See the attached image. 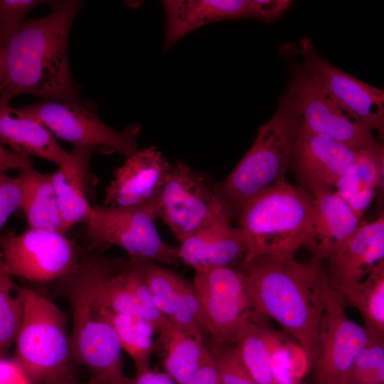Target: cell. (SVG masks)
Returning <instances> with one entry per match:
<instances>
[{
	"mask_svg": "<svg viewBox=\"0 0 384 384\" xmlns=\"http://www.w3.org/2000/svg\"><path fill=\"white\" fill-rule=\"evenodd\" d=\"M240 271L252 309L292 335L311 368L320 321L334 291L321 260L265 255L243 262Z\"/></svg>",
	"mask_w": 384,
	"mask_h": 384,
	"instance_id": "obj_1",
	"label": "cell"
},
{
	"mask_svg": "<svg viewBox=\"0 0 384 384\" xmlns=\"http://www.w3.org/2000/svg\"><path fill=\"white\" fill-rule=\"evenodd\" d=\"M82 2L51 1V11L25 21L2 45L4 89L0 99L10 101L19 94L46 100L78 96L68 59V41Z\"/></svg>",
	"mask_w": 384,
	"mask_h": 384,
	"instance_id": "obj_2",
	"label": "cell"
},
{
	"mask_svg": "<svg viewBox=\"0 0 384 384\" xmlns=\"http://www.w3.org/2000/svg\"><path fill=\"white\" fill-rule=\"evenodd\" d=\"M313 211V196L285 181L247 201L239 210L238 228L246 246L243 262L265 255L294 257L309 244Z\"/></svg>",
	"mask_w": 384,
	"mask_h": 384,
	"instance_id": "obj_3",
	"label": "cell"
},
{
	"mask_svg": "<svg viewBox=\"0 0 384 384\" xmlns=\"http://www.w3.org/2000/svg\"><path fill=\"white\" fill-rule=\"evenodd\" d=\"M302 127L294 87L290 81L271 119L259 129L247 152L217 186L231 211L274 184L284 181L292 149Z\"/></svg>",
	"mask_w": 384,
	"mask_h": 384,
	"instance_id": "obj_4",
	"label": "cell"
},
{
	"mask_svg": "<svg viewBox=\"0 0 384 384\" xmlns=\"http://www.w3.org/2000/svg\"><path fill=\"white\" fill-rule=\"evenodd\" d=\"M23 316L14 363L36 384H48L70 373V335L63 311L32 289L21 287Z\"/></svg>",
	"mask_w": 384,
	"mask_h": 384,
	"instance_id": "obj_5",
	"label": "cell"
},
{
	"mask_svg": "<svg viewBox=\"0 0 384 384\" xmlns=\"http://www.w3.org/2000/svg\"><path fill=\"white\" fill-rule=\"evenodd\" d=\"M60 281L73 311L72 360L86 367L94 382L129 384V378L123 371V350L118 336L97 311L87 284L75 271Z\"/></svg>",
	"mask_w": 384,
	"mask_h": 384,
	"instance_id": "obj_6",
	"label": "cell"
},
{
	"mask_svg": "<svg viewBox=\"0 0 384 384\" xmlns=\"http://www.w3.org/2000/svg\"><path fill=\"white\" fill-rule=\"evenodd\" d=\"M23 115L38 121L55 137L74 146H91L106 153L117 152L127 158L139 149V124L117 131L97 114V107L78 97L68 100H46L17 107Z\"/></svg>",
	"mask_w": 384,
	"mask_h": 384,
	"instance_id": "obj_7",
	"label": "cell"
},
{
	"mask_svg": "<svg viewBox=\"0 0 384 384\" xmlns=\"http://www.w3.org/2000/svg\"><path fill=\"white\" fill-rule=\"evenodd\" d=\"M156 218L155 203L129 208L92 205L85 234L96 247H122L129 260L174 265L179 261L178 247L162 240L154 224Z\"/></svg>",
	"mask_w": 384,
	"mask_h": 384,
	"instance_id": "obj_8",
	"label": "cell"
},
{
	"mask_svg": "<svg viewBox=\"0 0 384 384\" xmlns=\"http://www.w3.org/2000/svg\"><path fill=\"white\" fill-rule=\"evenodd\" d=\"M155 205L157 218L178 242L229 209L217 186L181 160L171 164Z\"/></svg>",
	"mask_w": 384,
	"mask_h": 384,
	"instance_id": "obj_9",
	"label": "cell"
},
{
	"mask_svg": "<svg viewBox=\"0 0 384 384\" xmlns=\"http://www.w3.org/2000/svg\"><path fill=\"white\" fill-rule=\"evenodd\" d=\"M0 254L11 276L43 283L70 274L80 258L65 234L31 227L20 235H1Z\"/></svg>",
	"mask_w": 384,
	"mask_h": 384,
	"instance_id": "obj_10",
	"label": "cell"
},
{
	"mask_svg": "<svg viewBox=\"0 0 384 384\" xmlns=\"http://www.w3.org/2000/svg\"><path fill=\"white\" fill-rule=\"evenodd\" d=\"M302 128L356 149L379 148L373 132L336 100L299 64L290 66Z\"/></svg>",
	"mask_w": 384,
	"mask_h": 384,
	"instance_id": "obj_11",
	"label": "cell"
},
{
	"mask_svg": "<svg viewBox=\"0 0 384 384\" xmlns=\"http://www.w3.org/2000/svg\"><path fill=\"white\" fill-rule=\"evenodd\" d=\"M192 284L206 333L215 344L233 343L240 324L253 310L241 272L230 267L195 270Z\"/></svg>",
	"mask_w": 384,
	"mask_h": 384,
	"instance_id": "obj_12",
	"label": "cell"
},
{
	"mask_svg": "<svg viewBox=\"0 0 384 384\" xmlns=\"http://www.w3.org/2000/svg\"><path fill=\"white\" fill-rule=\"evenodd\" d=\"M346 305L334 289L320 321L311 366L316 384H347L353 361L368 341L367 331L349 319Z\"/></svg>",
	"mask_w": 384,
	"mask_h": 384,
	"instance_id": "obj_13",
	"label": "cell"
},
{
	"mask_svg": "<svg viewBox=\"0 0 384 384\" xmlns=\"http://www.w3.org/2000/svg\"><path fill=\"white\" fill-rule=\"evenodd\" d=\"M301 67L336 100L354 114L368 129L384 133V91L364 82L330 63L311 39L299 43Z\"/></svg>",
	"mask_w": 384,
	"mask_h": 384,
	"instance_id": "obj_14",
	"label": "cell"
},
{
	"mask_svg": "<svg viewBox=\"0 0 384 384\" xmlns=\"http://www.w3.org/2000/svg\"><path fill=\"white\" fill-rule=\"evenodd\" d=\"M362 150L351 149L302 127L294 144L290 163L302 187L313 195L333 189L338 178Z\"/></svg>",
	"mask_w": 384,
	"mask_h": 384,
	"instance_id": "obj_15",
	"label": "cell"
},
{
	"mask_svg": "<svg viewBox=\"0 0 384 384\" xmlns=\"http://www.w3.org/2000/svg\"><path fill=\"white\" fill-rule=\"evenodd\" d=\"M171 164L154 146L126 158L106 188L107 206L129 208L156 203Z\"/></svg>",
	"mask_w": 384,
	"mask_h": 384,
	"instance_id": "obj_16",
	"label": "cell"
},
{
	"mask_svg": "<svg viewBox=\"0 0 384 384\" xmlns=\"http://www.w3.org/2000/svg\"><path fill=\"white\" fill-rule=\"evenodd\" d=\"M224 208L198 230L179 242L178 260L195 270L230 267L245 255L246 246L238 228L230 223Z\"/></svg>",
	"mask_w": 384,
	"mask_h": 384,
	"instance_id": "obj_17",
	"label": "cell"
},
{
	"mask_svg": "<svg viewBox=\"0 0 384 384\" xmlns=\"http://www.w3.org/2000/svg\"><path fill=\"white\" fill-rule=\"evenodd\" d=\"M331 287L340 292L363 279L384 261V215L360 223L356 231L328 259Z\"/></svg>",
	"mask_w": 384,
	"mask_h": 384,
	"instance_id": "obj_18",
	"label": "cell"
},
{
	"mask_svg": "<svg viewBox=\"0 0 384 384\" xmlns=\"http://www.w3.org/2000/svg\"><path fill=\"white\" fill-rule=\"evenodd\" d=\"M164 49H169L186 35L213 23L242 18H255L252 0H165Z\"/></svg>",
	"mask_w": 384,
	"mask_h": 384,
	"instance_id": "obj_19",
	"label": "cell"
},
{
	"mask_svg": "<svg viewBox=\"0 0 384 384\" xmlns=\"http://www.w3.org/2000/svg\"><path fill=\"white\" fill-rule=\"evenodd\" d=\"M314 211L307 248L313 258L329 259L358 228L360 219L333 189L312 195Z\"/></svg>",
	"mask_w": 384,
	"mask_h": 384,
	"instance_id": "obj_20",
	"label": "cell"
},
{
	"mask_svg": "<svg viewBox=\"0 0 384 384\" xmlns=\"http://www.w3.org/2000/svg\"><path fill=\"white\" fill-rule=\"evenodd\" d=\"M96 149L74 146L68 159L52 173V181L63 220L62 233L85 223L92 204L88 200L90 162Z\"/></svg>",
	"mask_w": 384,
	"mask_h": 384,
	"instance_id": "obj_21",
	"label": "cell"
},
{
	"mask_svg": "<svg viewBox=\"0 0 384 384\" xmlns=\"http://www.w3.org/2000/svg\"><path fill=\"white\" fill-rule=\"evenodd\" d=\"M0 142L17 153L36 156L58 166L65 163L70 155L45 126L21 114L4 99H0Z\"/></svg>",
	"mask_w": 384,
	"mask_h": 384,
	"instance_id": "obj_22",
	"label": "cell"
},
{
	"mask_svg": "<svg viewBox=\"0 0 384 384\" xmlns=\"http://www.w3.org/2000/svg\"><path fill=\"white\" fill-rule=\"evenodd\" d=\"M383 146L363 149L337 180L335 191L361 220L383 185Z\"/></svg>",
	"mask_w": 384,
	"mask_h": 384,
	"instance_id": "obj_23",
	"label": "cell"
},
{
	"mask_svg": "<svg viewBox=\"0 0 384 384\" xmlns=\"http://www.w3.org/2000/svg\"><path fill=\"white\" fill-rule=\"evenodd\" d=\"M18 178L22 190L21 208L29 226L62 233L63 220L52 173H41L31 164L19 170Z\"/></svg>",
	"mask_w": 384,
	"mask_h": 384,
	"instance_id": "obj_24",
	"label": "cell"
},
{
	"mask_svg": "<svg viewBox=\"0 0 384 384\" xmlns=\"http://www.w3.org/2000/svg\"><path fill=\"white\" fill-rule=\"evenodd\" d=\"M265 316L252 310L238 328L233 341L257 384H276L271 370V346L275 331L266 324Z\"/></svg>",
	"mask_w": 384,
	"mask_h": 384,
	"instance_id": "obj_25",
	"label": "cell"
},
{
	"mask_svg": "<svg viewBox=\"0 0 384 384\" xmlns=\"http://www.w3.org/2000/svg\"><path fill=\"white\" fill-rule=\"evenodd\" d=\"M160 337L165 348V373L176 384H185L210 353L203 337L188 333L173 324L160 334Z\"/></svg>",
	"mask_w": 384,
	"mask_h": 384,
	"instance_id": "obj_26",
	"label": "cell"
},
{
	"mask_svg": "<svg viewBox=\"0 0 384 384\" xmlns=\"http://www.w3.org/2000/svg\"><path fill=\"white\" fill-rule=\"evenodd\" d=\"M338 292L359 311L369 335L384 338V261L364 279Z\"/></svg>",
	"mask_w": 384,
	"mask_h": 384,
	"instance_id": "obj_27",
	"label": "cell"
},
{
	"mask_svg": "<svg viewBox=\"0 0 384 384\" xmlns=\"http://www.w3.org/2000/svg\"><path fill=\"white\" fill-rule=\"evenodd\" d=\"M95 308L115 331L122 350L134 363L136 373L150 369L154 327L137 316Z\"/></svg>",
	"mask_w": 384,
	"mask_h": 384,
	"instance_id": "obj_28",
	"label": "cell"
},
{
	"mask_svg": "<svg viewBox=\"0 0 384 384\" xmlns=\"http://www.w3.org/2000/svg\"><path fill=\"white\" fill-rule=\"evenodd\" d=\"M129 261L141 274L156 307L171 322L181 304L183 288L188 281L154 262Z\"/></svg>",
	"mask_w": 384,
	"mask_h": 384,
	"instance_id": "obj_29",
	"label": "cell"
},
{
	"mask_svg": "<svg viewBox=\"0 0 384 384\" xmlns=\"http://www.w3.org/2000/svg\"><path fill=\"white\" fill-rule=\"evenodd\" d=\"M22 316L21 287L14 283L0 254V356L16 341Z\"/></svg>",
	"mask_w": 384,
	"mask_h": 384,
	"instance_id": "obj_30",
	"label": "cell"
},
{
	"mask_svg": "<svg viewBox=\"0 0 384 384\" xmlns=\"http://www.w3.org/2000/svg\"><path fill=\"white\" fill-rule=\"evenodd\" d=\"M270 366L276 384H300L310 367L302 347L287 340L279 332L272 343Z\"/></svg>",
	"mask_w": 384,
	"mask_h": 384,
	"instance_id": "obj_31",
	"label": "cell"
},
{
	"mask_svg": "<svg viewBox=\"0 0 384 384\" xmlns=\"http://www.w3.org/2000/svg\"><path fill=\"white\" fill-rule=\"evenodd\" d=\"M347 384H384V338L368 334L353 361Z\"/></svg>",
	"mask_w": 384,
	"mask_h": 384,
	"instance_id": "obj_32",
	"label": "cell"
},
{
	"mask_svg": "<svg viewBox=\"0 0 384 384\" xmlns=\"http://www.w3.org/2000/svg\"><path fill=\"white\" fill-rule=\"evenodd\" d=\"M210 352L217 366L220 384H257L234 343L215 344Z\"/></svg>",
	"mask_w": 384,
	"mask_h": 384,
	"instance_id": "obj_33",
	"label": "cell"
},
{
	"mask_svg": "<svg viewBox=\"0 0 384 384\" xmlns=\"http://www.w3.org/2000/svg\"><path fill=\"white\" fill-rule=\"evenodd\" d=\"M41 0H0V41L3 43L24 23L27 14Z\"/></svg>",
	"mask_w": 384,
	"mask_h": 384,
	"instance_id": "obj_34",
	"label": "cell"
},
{
	"mask_svg": "<svg viewBox=\"0 0 384 384\" xmlns=\"http://www.w3.org/2000/svg\"><path fill=\"white\" fill-rule=\"evenodd\" d=\"M22 190L18 176L11 178L0 171V229L10 215L21 208Z\"/></svg>",
	"mask_w": 384,
	"mask_h": 384,
	"instance_id": "obj_35",
	"label": "cell"
},
{
	"mask_svg": "<svg viewBox=\"0 0 384 384\" xmlns=\"http://www.w3.org/2000/svg\"><path fill=\"white\" fill-rule=\"evenodd\" d=\"M255 19L266 23L279 18L289 7V0H252Z\"/></svg>",
	"mask_w": 384,
	"mask_h": 384,
	"instance_id": "obj_36",
	"label": "cell"
},
{
	"mask_svg": "<svg viewBox=\"0 0 384 384\" xmlns=\"http://www.w3.org/2000/svg\"><path fill=\"white\" fill-rule=\"evenodd\" d=\"M185 384H220L217 366L210 351Z\"/></svg>",
	"mask_w": 384,
	"mask_h": 384,
	"instance_id": "obj_37",
	"label": "cell"
},
{
	"mask_svg": "<svg viewBox=\"0 0 384 384\" xmlns=\"http://www.w3.org/2000/svg\"><path fill=\"white\" fill-rule=\"evenodd\" d=\"M31 165L29 156L9 151L0 146V171H6L10 169H18Z\"/></svg>",
	"mask_w": 384,
	"mask_h": 384,
	"instance_id": "obj_38",
	"label": "cell"
},
{
	"mask_svg": "<svg viewBox=\"0 0 384 384\" xmlns=\"http://www.w3.org/2000/svg\"><path fill=\"white\" fill-rule=\"evenodd\" d=\"M156 371L151 368L139 373L129 378V384H158L156 380Z\"/></svg>",
	"mask_w": 384,
	"mask_h": 384,
	"instance_id": "obj_39",
	"label": "cell"
},
{
	"mask_svg": "<svg viewBox=\"0 0 384 384\" xmlns=\"http://www.w3.org/2000/svg\"><path fill=\"white\" fill-rule=\"evenodd\" d=\"M48 384H81L69 373Z\"/></svg>",
	"mask_w": 384,
	"mask_h": 384,
	"instance_id": "obj_40",
	"label": "cell"
},
{
	"mask_svg": "<svg viewBox=\"0 0 384 384\" xmlns=\"http://www.w3.org/2000/svg\"><path fill=\"white\" fill-rule=\"evenodd\" d=\"M1 51H2V45L0 41V98L2 96V94L4 92V89Z\"/></svg>",
	"mask_w": 384,
	"mask_h": 384,
	"instance_id": "obj_41",
	"label": "cell"
},
{
	"mask_svg": "<svg viewBox=\"0 0 384 384\" xmlns=\"http://www.w3.org/2000/svg\"><path fill=\"white\" fill-rule=\"evenodd\" d=\"M87 384H95V383L93 382V380H91V381H90L89 383H87Z\"/></svg>",
	"mask_w": 384,
	"mask_h": 384,
	"instance_id": "obj_42",
	"label": "cell"
}]
</instances>
